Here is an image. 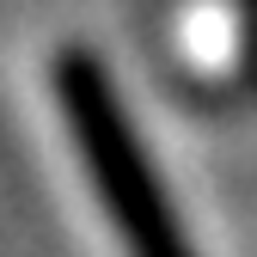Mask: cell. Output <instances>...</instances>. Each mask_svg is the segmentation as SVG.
Instances as JSON below:
<instances>
[{"label": "cell", "instance_id": "obj_1", "mask_svg": "<svg viewBox=\"0 0 257 257\" xmlns=\"http://www.w3.org/2000/svg\"><path fill=\"white\" fill-rule=\"evenodd\" d=\"M49 92L61 104L74 153H80L92 190H98V202L110 214L122 251L128 257H196L178 208H172V196H166V184H159L153 166H147V147L135 135V122H128L110 74L98 68V55L92 49H55Z\"/></svg>", "mask_w": 257, "mask_h": 257}]
</instances>
